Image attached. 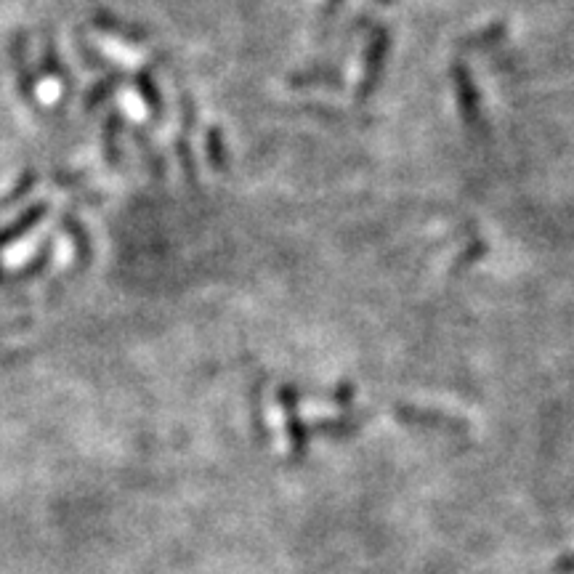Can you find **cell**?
Wrapping results in <instances>:
<instances>
[{
  "mask_svg": "<svg viewBox=\"0 0 574 574\" xmlns=\"http://www.w3.org/2000/svg\"><path fill=\"white\" fill-rule=\"evenodd\" d=\"M277 399H280V404L287 412V436H290L293 458H303V455H306V447H309V428L303 426L301 415H295V404L301 399V391L293 386H282L280 391H277Z\"/></svg>",
  "mask_w": 574,
  "mask_h": 574,
  "instance_id": "6da1fadb",
  "label": "cell"
},
{
  "mask_svg": "<svg viewBox=\"0 0 574 574\" xmlns=\"http://www.w3.org/2000/svg\"><path fill=\"white\" fill-rule=\"evenodd\" d=\"M388 46V35L381 27H373V46H370V54H367V78H365V88L359 91V96H367L378 83V75H381V59L386 54Z\"/></svg>",
  "mask_w": 574,
  "mask_h": 574,
  "instance_id": "3957f363",
  "label": "cell"
},
{
  "mask_svg": "<svg viewBox=\"0 0 574 574\" xmlns=\"http://www.w3.org/2000/svg\"><path fill=\"white\" fill-rule=\"evenodd\" d=\"M338 3H341V0H330V3H327V8H325V16L333 14L335 6H338ZM383 3H391V0H383Z\"/></svg>",
  "mask_w": 574,
  "mask_h": 574,
  "instance_id": "ba28073f",
  "label": "cell"
},
{
  "mask_svg": "<svg viewBox=\"0 0 574 574\" xmlns=\"http://www.w3.org/2000/svg\"><path fill=\"white\" fill-rule=\"evenodd\" d=\"M556 569L564 574H574V553H564L556 559Z\"/></svg>",
  "mask_w": 574,
  "mask_h": 574,
  "instance_id": "52a82bcc",
  "label": "cell"
},
{
  "mask_svg": "<svg viewBox=\"0 0 574 574\" xmlns=\"http://www.w3.org/2000/svg\"><path fill=\"white\" fill-rule=\"evenodd\" d=\"M359 418H338V420H319L314 423V431L325 436H349L357 431Z\"/></svg>",
  "mask_w": 574,
  "mask_h": 574,
  "instance_id": "5b68a950",
  "label": "cell"
},
{
  "mask_svg": "<svg viewBox=\"0 0 574 574\" xmlns=\"http://www.w3.org/2000/svg\"><path fill=\"white\" fill-rule=\"evenodd\" d=\"M396 418L407 420L412 426H428V428H442V431H452V434H466L468 428L463 420H455L450 415L434 410H412V407H396Z\"/></svg>",
  "mask_w": 574,
  "mask_h": 574,
  "instance_id": "7a4b0ae2",
  "label": "cell"
},
{
  "mask_svg": "<svg viewBox=\"0 0 574 574\" xmlns=\"http://www.w3.org/2000/svg\"><path fill=\"white\" fill-rule=\"evenodd\" d=\"M452 78H455V83H458L460 109H463V115H466L468 123H476L479 109H476V91H474V83H471V75H468L463 64L455 62V67H452Z\"/></svg>",
  "mask_w": 574,
  "mask_h": 574,
  "instance_id": "277c9868",
  "label": "cell"
},
{
  "mask_svg": "<svg viewBox=\"0 0 574 574\" xmlns=\"http://www.w3.org/2000/svg\"><path fill=\"white\" fill-rule=\"evenodd\" d=\"M351 399H354V386H351V383H343V386L335 391V402L346 407V404H351Z\"/></svg>",
  "mask_w": 574,
  "mask_h": 574,
  "instance_id": "8992f818",
  "label": "cell"
}]
</instances>
